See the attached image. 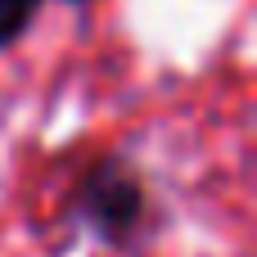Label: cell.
Returning <instances> with one entry per match:
<instances>
[{"mask_svg":"<svg viewBox=\"0 0 257 257\" xmlns=\"http://www.w3.org/2000/svg\"><path fill=\"white\" fill-rule=\"evenodd\" d=\"M72 5H81V0H72Z\"/></svg>","mask_w":257,"mask_h":257,"instance_id":"3","label":"cell"},{"mask_svg":"<svg viewBox=\"0 0 257 257\" xmlns=\"http://www.w3.org/2000/svg\"><path fill=\"white\" fill-rule=\"evenodd\" d=\"M41 0H0V50H9L36 18Z\"/></svg>","mask_w":257,"mask_h":257,"instance_id":"2","label":"cell"},{"mask_svg":"<svg viewBox=\"0 0 257 257\" xmlns=\"http://www.w3.org/2000/svg\"><path fill=\"white\" fill-rule=\"evenodd\" d=\"M77 217L104 239V244H126L140 221H145V181L122 154L99 158L81 185H77Z\"/></svg>","mask_w":257,"mask_h":257,"instance_id":"1","label":"cell"}]
</instances>
